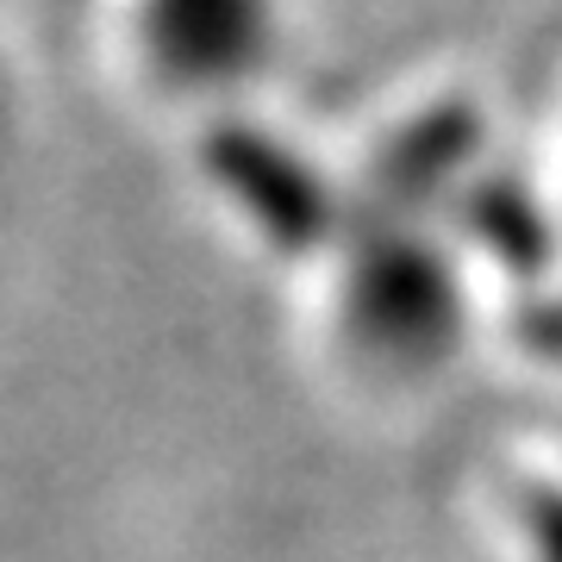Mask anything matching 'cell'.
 <instances>
[{
	"label": "cell",
	"instance_id": "1",
	"mask_svg": "<svg viewBox=\"0 0 562 562\" xmlns=\"http://www.w3.org/2000/svg\"><path fill=\"white\" fill-rule=\"evenodd\" d=\"M513 562H562V450L538 457L506 494Z\"/></svg>",
	"mask_w": 562,
	"mask_h": 562
}]
</instances>
